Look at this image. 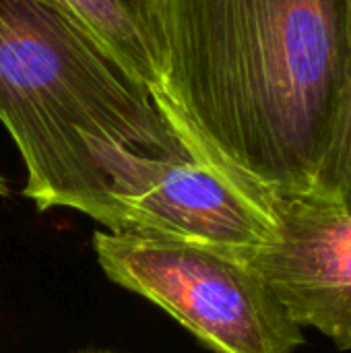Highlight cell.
Returning <instances> with one entry per match:
<instances>
[{
    "instance_id": "1",
    "label": "cell",
    "mask_w": 351,
    "mask_h": 353,
    "mask_svg": "<svg viewBox=\"0 0 351 353\" xmlns=\"http://www.w3.org/2000/svg\"><path fill=\"white\" fill-rule=\"evenodd\" d=\"M155 17L153 101L184 147L265 211L308 194L343 91L345 0H155Z\"/></svg>"
},
{
    "instance_id": "2",
    "label": "cell",
    "mask_w": 351,
    "mask_h": 353,
    "mask_svg": "<svg viewBox=\"0 0 351 353\" xmlns=\"http://www.w3.org/2000/svg\"><path fill=\"white\" fill-rule=\"evenodd\" d=\"M0 122L39 211L74 209L120 232L108 163L120 151L192 155L151 91L48 0H0Z\"/></svg>"
},
{
    "instance_id": "3",
    "label": "cell",
    "mask_w": 351,
    "mask_h": 353,
    "mask_svg": "<svg viewBox=\"0 0 351 353\" xmlns=\"http://www.w3.org/2000/svg\"><path fill=\"white\" fill-rule=\"evenodd\" d=\"M106 277L149 300L215 353H296L306 337L238 256L168 238L97 230Z\"/></svg>"
},
{
    "instance_id": "4",
    "label": "cell",
    "mask_w": 351,
    "mask_h": 353,
    "mask_svg": "<svg viewBox=\"0 0 351 353\" xmlns=\"http://www.w3.org/2000/svg\"><path fill=\"white\" fill-rule=\"evenodd\" d=\"M108 178L120 211L118 234L180 240L228 254L271 236L269 213L194 155L157 159L120 151L108 163Z\"/></svg>"
},
{
    "instance_id": "5",
    "label": "cell",
    "mask_w": 351,
    "mask_h": 353,
    "mask_svg": "<svg viewBox=\"0 0 351 353\" xmlns=\"http://www.w3.org/2000/svg\"><path fill=\"white\" fill-rule=\"evenodd\" d=\"M267 242L234 252L277 296L292 321L351 350V213L310 194L267 203Z\"/></svg>"
},
{
    "instance_id": "6",
    "label": "cell",
    "mask_w": 351,
    "mask_h": 353,
    "mask_svg": "<svg viewBox=\"0 0 351 353\" xmlns=\"http://www.w3.org/2000/svg\"><path fill=\"white\" fill-rule=\"evenodd\" d=\"M77 19L124 68L159 89V35L155 0H48Z\"/></svg>"
},
{
    "instance_id": "7",
    "label": "cell",
    "mask_w": 351,
    "mask_h": 353,
    "mask_svg": "<svg viewBox=\"0 0 351 353\" xmlns=\"http://www.w3.org/2000/svg\"><path fill=\"white\" fill-rule=\"evenodd\" d=\"M351 213V0H345V77L331 141L308 192Z\"/></svg>"
},
{
    "instance_id": "8",
    "label": "cell",
    "mask_w": 351,
    "mask_h": 353,
    "mask_svg": "<svg viewBox=\"0 0 351 353\" xmlns=\"http://www.w3.org/2000/svg\"><path fill=\"white\" fill-rule=\"evenodd\" d=\"M10 190H8V182H6V178L0 174V196H6Z\"/></svg>"
}]
</instances>
